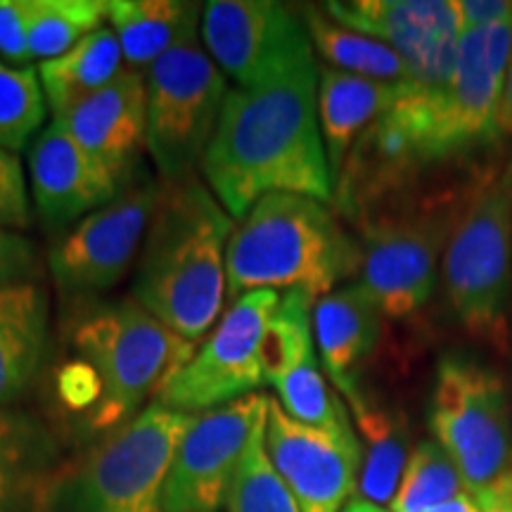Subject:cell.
Here are the masks:
<instances>
[{"instance_id": "cell-34", "label": "cell", "mask_w": 512, "mask_h": 512, "mask_svg": "<svg viewBox=\"0 0 512 512\" xmlns=\"http://www.w3.org/2000/svg\"><path fill=\"white\" fill-rule=\"evenodd\" d=\"M41 256L27 235L0 228V287L38 283Z\"/></svg>"}, {"instance_id": "cell-14", "label": "cell", "mask_w": 512, "mask_h": 512, "mask_svg": "<svg viewBox=\"0 0 512 512\" xmlns=\"http://www.w3.org/2000/svg\"><path fill=\"white\" fill-rule=\"evenodd\" d=\"M159 185H138L74 223L50 249L48 266L62 297H93L124 278L143 247Z\"/></svg>"}, {"instance_id": "cell-8", "label": "cell", "mask_w": 512, "mask_h": 512, "mask_svg": "<svg viewBox=\"0 0 512 512\" xmlns=\"http://www.w3.org/2000/svg\"><path fill=\"white\" fill-rule=\"evenodd\" d=\"M444 292L453 318L477 342L512 349V159L475 192L444 254Z\"/></svg>"}, {"instance_id": "cell-41", "label": "cell", "mask_w": 512, "mask_h": 512, "mask_svg": "<svg viewBox=\"0 0 512 512\" xmlns=\"http://www.w3.org/2000/svg\"><path fill=\"white\" fill-rule=\"evenodd\" d=\"M342 512H392V510H384L382 505L377 503H370L366 498H354V501L347 503V508Z\"/></svg>"}, {"instance_id": "cell-35", "label": "cell", "mask_w": 512, "mask_h": 512, "mask_svg": "<svg viewBox=\"0 0 512 512\" xmlns=\"http://www.w3.org/2000/svg\"><path fill=\"white\" fill-rule=\"evenodd\" d=\"M0 60L8 64L34 60L29 48V0H0Z\"/></svg>"}, {"instance_id": "cell-7", "label": "cell", "mask_w": 512, "mask_h": 512, "mask_svg": "<svg viewBox=\"0 0 512 512\" xmlns=\"http://www.w3.org/2000/svg\"><path fill=\"white\" fill-rule=\"evenodd\" d=\"M72 344L102 384V399L88 425L110 432L136 418L138 408L150 396L155 399L197 349L133 297L86 311L76 323Z\"/></svg>"}, {"instance_id": "cell-33", "label": "cell", "mask_w": 512, "mask_h": 512, "mask_svg": "<svg viewBox=\"0 0 512 512\" xmlns=\"http://www.w3.org/2000/svg\"><path fill=\"white\" fill-rule=\"evenodd\" d=\"M31 226V202L22 159L0 147V228L27 230Z\"/></svg>"}, {"instance_id": "cell-5", "label": "cell", "mask_w": 512, "mask_h": 512, "mask_svg": "<svg viewBox=\"0 0 512 512\" xmlns=\"http://www.w3.org/2000/svg\"><path fill=\"white\" fill-rule=\"evenodd\" d=\"M195 415L150 403L69 465H60L38 512H162L164 482Z\"/></svg>"}, {"instance_id": "cell-38", "label": "cell", "mask_w": 512, "mask_h": 512, "mask_svg": "<svg viewBox=\"0 0 512 512\" xmlns=\"http://www.w3.org/2000/svg\"><path fill=\"white\" fill-rule=\"evenodd\" d=\"M479 503V510L482 512H512V501L510 496L505 494V489L501 484H496L494 489L484 491V494L475 496Z\"/></svg>"}, {"instance_id": "cell-12", "label": "cell", "mask_w": 512, "mask_h": 512, "mask_svg": "<svg viewBox=\"0 0 512 512\" xmlns=\"http://www.w3.org/2000/svg\"><path fill=\"white\" fill-rule=\"evenodd\" d=\"M512 62V24L463 31L451 81L439 93L441 126L458 159L489 169L503 140L498 112Z\"/></svg>"}, {"instance_id": "cell-30", "label": "cell", "mask_w": 512, "mask_h": 512, "mask_svg": "<svg viewBox=\"0 0 512 512\" xmlns=\"http://www.w3.org/2000/svg\"><path fill=\"white\" fill-rule=\"evenodd\" d=\"M268 413V411H266ZM228 512H302L266 451V415L256 422L226 498Z\"/></svg>"}, {"instance_id": "cell-36", "label": "cell", "mask_w": 512, "mask_h": 512, "mask_svg": "<svg viewBox=\"0 0 512 512\" xmlns=\"http://www.w3.org/2000/svg\"><path fill=\"white\" fill-rule=\"evenodd\" d=\"M57 394L69 411H88V418L102 399V384L95 370L86 361H76L57 373Z\"/></svg>"}, {"instance_id": "cell-42", "label": "cell", "mask_w": 512, "mask_h": 512, "mask_svg": "<svg viewBox=\"0 0 512 512\" xmlns=\"http://www.w3.org/2000/svg\"><path fill=\"white\" fill-rule=\"evenodd\" d=\"M501 486H503V489H505V494H508V496H510V501H512V470L508 472V477L503 479Z\"/></svg>"}, {"instance_id": "cell-28", "label": "cell", "mask_w": 512, "mask_h": 512, "mask_svg": "<svg viewBox=\"0 0 512 512\" xmlns=\"http://www.w3.org/2000/svg\"><path fill=\"white\" fill-rule=\"evenodd\" d=\"M299 17L311 38L313 53L323 57L328 67L375 81L408 83L406 64L389 46L335 22L325 8L316 5H302Z\"/></svg>"}, {"instance_id": "cell-19", "label": "cell", "mask_w": 512, "mask_h": 512, "mask_svg": "<svg viewBox=\"0 0 512 512\" xmlns=\"http://www.w3.org/2000/svg\"><path fill=\"white\" fill-rule=\"evenodd\" d=\"M29 176L38 216L50 228L79 223L121 195L112 171L88 155L57 119L29 145Z\"/></svg>"}, {"instance_id": "cell-37", "label": "cell", "mask_w": 512, "mask_h": 512, "mask_svg": "<svg viewBox=\"0 0 512 512\" xmlns=\"http://www.w3.org/2000/svg\"><path fill=\"white\" fill-rule=\"evenodd\" d=\"M463 31L512 24V0H458Z\"/></svg>"}, {"instance_id": "cell-43", "label": "cell", "mask_w": 512, "mask_h": 512, "mask_svg": "<svg viewBox=\"0 0 512 512\" xmlns=\"http://www.w3.org/2000/svg\"><path fill=\"white\" fill-rule=\"evenodd\" d=\"M510 403H512V401H510Z\"/></svg>"}, {"instance_id": "cell-2", "label": "cell", "mask_w": 512, "mask_h": 512, "mask_svg": "<svg viewBox=\"0 0 512 512\" xmlns=\"http://www.w3.org/2000/svg\"><path fill=\"white\" fill-rule=\"evenodd\" d=\"M233 219L195 176L159 185L138 254L133 299L190 342H200L226 302Z\"/></svg>"}, {"instance_id": "cell-17", "label": "cell", "mask_w": 512, "mask_h": 512, "mask_svg": "<svg viewBox=\"0 0 512 512\" xmlns=\"http://www.w3.org/2000/svg\"><path fill=\"white\" fill-rule=\"evenodd\" d=\"M313 306L316 299L304 290H287L280 297L266 342L268 384L292 420L332 437L358 439L347 408L320 370L313 344Z\"/></svg>"}, {"instance_id": "cell-29", "label": "cell", "mask_w": 512, "mask_h": 512, "mask_svg": "<svg viewBox=\"0 0 512 512\" xmlns=\"http://www.w3.org/2000/svg\"><path fill=\"white\" fill-rule=\"evenodd\" d=\"M110 0H29V48L34 60H55L102 29Z\"/></svg>"}, {"instance_id": "cell-26", "label": "cell", "mask_w": 512, "mask_h": 512, "mask_svg": "<svg viewBox=\"0 0 512 512\" xmlns=\"http://www.w3.org/2000/svg\"><path fill=\"white\" fill-rule=\"evenodd\" d=\"M121 62H124V53H121L117 34L110 27H102L86 36L55 60L41 62L38 76H41L53 119L64 117L83 100L102 91L121 72Z\"/></svg>"}, {"instance_id": "cell-23", "label": "cell", "mask_w": 512, "mask_h": 512, "mask_svg": "<svg viewBox=\"0 0 512 512\" xmlns=\"http://www.w3.org/2000/svg\"><path fill=\"white\" fill-rule=\"evenodd\" d=\"M50 306L38 283L0 287V408H8L41 373L48 354Z\"/></svg>"}, {"instance_id": "cell-24", "label": "cell", "mask_w": 512, "mask_h": 512, "mask_svg": "<svg viewBox=\"0 0 512 512\" xmlns=\"http://www.w3.org/2000/svg\"><path fill=\"white\" fill-rule=\"evenodd\" d=\"M57 470L53 432L34 415L0 408V512H38Z\"/></svg>"}, {"instance_id": "cell-4", "label": "cell", "mask_w": 512, "mask_h": 512, "mask_svg": "<svg viewBox=\"0 0 512 512\" xmlns=\"http://www.w3.org/2000/svg\"><path fill=\"white\" fill-rule=\"evenodd\" d=\"M496 174L432 183L354 223L361 235V283L384 318L408 320L425 309L437 268L475 192Z\"/></svg>"}, {"instance_id": "cell-15", "label": "cell", "mask_w": 512, "mask_h": 512, "mask_svg": "<svg viewBox=\"0 0 512 512\" xmlns=\"http://www.w3.org/2000/svg\"><path fill=\"white\" fill-rule=\"evenodd\" d=\"M266 411L268 396L254 392L228 406L197 413L176 448L164 482L162 512H219L252 430Z\"/></svg>"}, {"instance_id": "cell-32", "label": "cell", "mask_w": 512, "mask_h": 512, "mask_svg": "<svg viewBox=\"0 0 512 512\" xmlns=\"http://www.w3.org/2000/svg\"><path fill=\"white\" fill-rule=\"evenodd\" d=\"M463 491H467L463 477L451 456L434 439H425L408 458L392 512H427Z\"/></svg>"}, {"instance_id": "cell-11", "label": "cell", "mask_w": 512, "mask_h": 512, "mask_svg": "<svg viewBox=\"0 0 512 512\" xmlns=\"http://www.w3.org/2000/svg\"><path fill=\"white\" fill-rule=\"evenodd\" d=\"M280 297L283 292L278 290H254L235 299L152 403L197 415L228 406L268 384L266 342Z\"/></svg>"}, {"instance_id": "cell-31", "label": "cell", "mask_w": 512, "mask_h": 512, "mask_svg": "<svg viewBox=\"0 0 512 512\" xmlns=\"http://www.w3.org/2000/svg\"><path fill=\"white\" fill-rule=\"evenodd\" d=\"M48 100L34 67H12L0 60V147L22 152L43 131Z\"/></svg>"}, {"instance_id": "cell-39", "label": "cell", "mask_w": 512, "mask_h": 512, "mask_svg": "<svg viewBox=\"0 0 512 512\" xmlns=\"http://www.w3.org/2000/svg\"><path fill=\"white\" fill-rule=\"evenodd\" d=\"M498 124H501L503 138H512V62L505 79V91L501 100V112H498Z\"/></svg>"}, {"instance_id": "cell-22", "label": "cell", "mask_w": 512, "mask_h": 512, "mask_svg": "<svg viewBox=\"0 0 512 512\" xmlns=\"http://www.w3.org/2000/svg\"><path fill=\"white\" fill-rule=\"evenodd\" d=\"M411 83H387L318 67V121L332 185L356 140L382 117Z\"/></svg>"}, {"instance_id": "cell-6", "label": "cell", "mask_w": 512, "mask_h": 512, "mask_svg": "<svg viewBox=\"0 0 512 512\" xmlns=\"http://www.w3.org/2000/svg\"><path fill=\"white\" fill-rule=\"evenodd\" d=\"M439 93L411 83L351 147L332 200L351 226L432 185L434 174L463 166L441 128Z\"/></svg>"}, {"instance_id": "cell-3", "label": "cell", "mask_w": 512, "mask_h": 512, "mask_svg": "<svg viewBox=\"0 0 512 512\" xmlns=\"http://www.w3.org/2000/svg\"><path fill=\"white\" fill-rule=\"evenodd\" d=\"M361 271V245L325 202L292 192L264 195L233 228L226 297L254 290H304L313 299Z\"/></svg>"}, {"instance_id": "cell-25", "label": "cell", "mask_w": 512, "mask_h": 512, "mask_svg": "<svg viewBox=\"0 0 512 512\" xmlns=\"http://www.w3.org/2000/svg\"><path fill=\"white\" fill-rule=\"evenodd\" d=\"M204 8L183 0H110V29L117 34L128 69L150 72L159 57L200 34Z\"/></svg>"}, {"instance_id": "cell-1", "label": "cell", "mask_w": 512, "mask_h": 512, "mask_svg": "<svg viewBox=\"0 0 512 512\" xmlns=\"http://www.w3.org/2000/svg\"><path fill=\"white\" fill-rule=\"evenodd\" d=\"M200 169L207 188L238 221L271 192L335 200L318 121L313 48L259 86L228 91Z\"/></svg>"}, {"instance_id": "cell-18", "label": "cell", "mask_w": 512, "mask_h": 512, "mask_svg": "<svg viewBox=\"0 0 512 512\" xmlns=\"http://www.w3.org/2000/svg\"><path fill=\"white\" fill-rule=\"evenodd\" d=\"M266 451L302 512H342L363 465L361 439H339L292 420L268 396Z\"/></svg>"}, {"instance_id": "cell-10", "label": "cell", "mask_w": 512, "mask_h": 512, "mask_svg": "<svg viewBox=\"0 0 512 512\" xmlns=\"http://www.w3.org/2000/svg\"><path fill=\"white\" fill-rule=\"evenodd\" d=\"M228 86L200 34L185 38L147 72V152L164 181H181L202 164Z\"/></svg>"}, {"instance_id": "cell-27", "label": "cell", "mask_w": 512, "mask_h": 512, "mask_svg": "<svg viewBox=\"0 0 512 512\" xmlns=\"http://www.w3.org/2000/svg\"><path fill=\"white\" fill-rule=\"evenodd\" d=\"M358 434L363 439V470L358 486L366 501L392 503L399 491L403 470L408 463L406 422L392 408L377 406L366 394L354 403Z\"/></svg>"}, {"instance_id": "cell-9", "label": "cell", "mask_w": 512, "mask_h": 512, "mask_svg": "<svg viewBox=\"0 0 512 512\" xmlns=\"http://www.w3.org/2000/svg\"><path fill=\"white\" fill-rule=\"evenodd\" d=\"M434 441L456 463L472 496L512 470V403L503 375L479 356H441L430 399Z\"/></svg>"}, {"instance_id": "cell-20", "label": "cell", "mask_w": 512, "mask_h": 512, "mask_svg": "<svg viewBox=\"0 0 512 512\" xmlns=\"http://www.w3.org/2000/svg\"><path fill=\"white\" fill-rule=\"evenodd\" d=\"M57 121L121 183L147 150V76L121 69L102 91Z\"/></svg>"}, {"instance_id": "cell-16", "label": "cell", "mask_w": 512, "mask_h": 512, "mask_svg": "<svg viewBox=\"0 0 512 512\" xmlns=\"http://www.w3.org/2000/svg\"><path fill=\"white\" fill-rule=\"evenodd\" d=\"M200 36L216 67L240 88L259 86L313 48L299 12L273 0H211Z\"/></svg>"}, {"instance_id": "cell-40", "label": "cell", "mask_w": 512, "mask_h": 512, "mask_svg": "<svg viewBox=\"0 0 512 512\" xmlns=\"http://www.w3.org/2000/svg\"><path fill=\"white\" fill-rule=\"evenodd\" d=\"M427 512H482V510H479L477 498L472 496L470 491H463L460 496L451 498V501L441 503V505H437V508H432Z\"/></svg>"}, {"instance_id": "cell-21", "label": "cell", "mask_w": 512, "mask_h": 512, "mask_svg": "<svg viewBox=\"0 0 512 512\" xmlns=\"http://www.w3.org/2000/svg\"><path fill=\"white\" fill-rule=\"evenodd\" d=\"M384 316L361 283L339 287L313 306L320 363L349 406L361 401V373L382 342Z\"/></svg>"}, {"instance_id": "cell-13", "label": "cell", "mask_w": 512, "mask_h": 512, "mask_svg": "<svg viewBox=\"0 0 512 512\" xmlns=\"http://www.w3.org/2000/svg\"><path fill=\"white\" fill-rule=\"evenodd\" d=\"M323 8L335 22L392 48L413 86L444 91L451 81L463 36L458 0H335Z\"/></svg>"}]
</instances>
